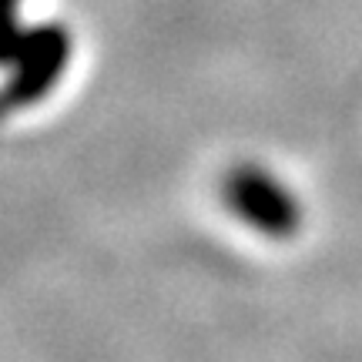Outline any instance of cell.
Returning a JSON list of instances; mask_svg holds the SVG:
<instances>
[{"instance_id": "3", "label": "cell", "mask_w": 362, "mask_h": 362, "mask_svg": "<svg viewBox=\"0 0 362 362\" xmlns=\"http://www.w3.org/2000/svg\"><path fill=\"white\" fill-rule=\"evenodd\" d=\"M24 30V0H0V67L13 57Z\"/></svg>"}, {"instance_id": "2", "label": "cell", "mask_w": 362, "mask_h": 362, "mask_svg": "<svg viewBox=\"0 0 362 362\" xmlns=\"http://www.w3.org/2000/svg\"><path fill=\"white\" fill-rule=\"evenodd\" d=\"M221 202L245 228L275 238V242H288L302 232V202L298 194L288 188L275 171L255 161H242L235 168L225 171L221 178Z\"/></svg>"}, {"instance_id": "1", "label": "cell", "mask_w": 362, "mask_h": 362, "mask_svg": "<svg viewBox=\"0 0 362 362\" xmlns=\"http://www.w3.org/2000/svg\"><path fill=\"white\" fill-rule=\"evenodd\" d=\"M74 57V34L71 27L47 21L24 30L13 57L4 64L0 81V117L27 111L51 94L71 67Z\"/></svg>"}]
</instances>
